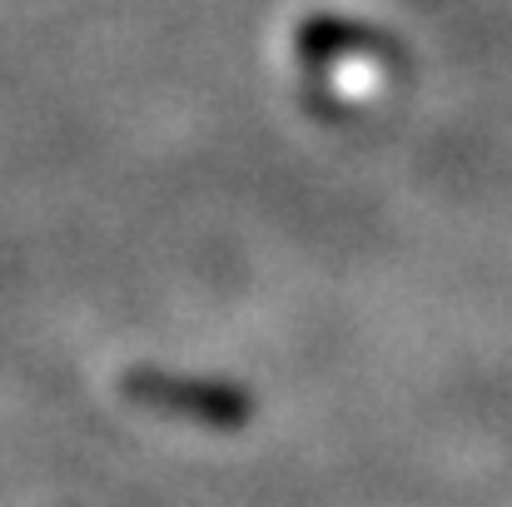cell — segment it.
I'll return each mask as SVG.
<instances>
[{"instance_id":"1","label":"cell","mask_w":512,"mask_h":507,"mask_svg":"<svg viewBox=\"0 0 512 507\" xmlns=\"http://www.w3.org/2000/svg\"><path fill=\"white\" fill-rule=\"evenodd\" d=\"M135 393L140 398H155V403H170V398H179V403H189V408H204V413H214V418H234V413H224L234 398H224V393H199V388H165V383H135Z\"/></svg>"}]
</instances>
